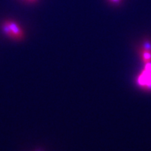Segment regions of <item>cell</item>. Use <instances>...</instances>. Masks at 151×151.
Wrapping results in <instances>:
<instances>
[{"label":"cell","mask_w":151,"mask_h":151,"mask_svg":"<svg viewBox=\"0 0 151 151\" xmlns=\"http://www.w3.org/2000/svg\"><path fill=\"white\" fill-rule=\"evenodd\" d=\"M143 49L151 51V44H150V43H149V42H147V41L145 42L144 45H143Z\"/></svg>","instance_id":"3"},{"label":"cell","mask_w":151,"mask_h":151,"mask_svg":"<svg viewBox=\"0 0 151 151\" xmlns=\"http://www.w3.org/2000/svg\"><path fill=\"white\" fill-rule=\"evenodd\" d=\"M146 71L151 73V63H146V65H145V69Z\"/></svg>","instance_id":"4"},{"label":"cell","mask_w":151,"mask_h":151,"mask_svg":"<svg viewBox=\"0 0 151 151\" xmlns=\"http://www.w3.org/2000/svg\"><path fill=\"white\" fill-rule=\"evenodd\" d=\"M141 55L142 59L145 64L151 61V51L142 49L141 50Z\"/></svg>","instance_id":"2"},{"label":"cell","mask_w":151,"mask_h":151,"mask_svg":"<svg viewBox=\"0 0 151 151\" xmlns=\"http://www.w3.org/2000/svg\"><path fill=\"white\" fill-rule=\"evenodd\" d=\"M111 1H115V2H116V1H119V0H111Z\"/></svg>","instance_id":"5"},{"label":"cell","mask_w":151,"mask_h":151,"mask_svg":"<svg viewBox=\"0 0 151 151\" xmlns=\"http://www.w3.org/2000/svg\"><path fill=\"white\" fill-rule=\"evenodd\" d=\"M3 32L12 39L20 40L23 39L24 33L20 26L12 20H4L1 24Z\"/></svg>","instance_id":"1"}]
</instances>
